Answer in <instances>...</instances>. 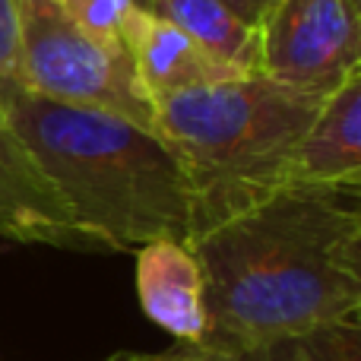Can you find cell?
Segmentation results:
<instances>
[{
	"label": "cell",
	"mask_w": 361,
	"mask_h": 361,
	"mask_svg": "<svg viewBox=\"0 0 361 361\" xmlns=\"http://www.w3.org/2000/svg\"><path fill=\"white\" fill-rule=\"evenodd\" d=\"M257 38L260 73L292 92L326 99L361 73L358 0H276Z\"/></svg>",
	"instance_id": "5"
},
{
	"label": "cell",
	"mask_w": 361,
	"mask_h": 361,
	"mask_svg": "<svg viewBox=\"0 0 361 361\" xmlns=\"http://www.w3.org/2000/svg\"><path fill=\"white\" fill-rule=\"evenodd\" d=\"M292 184L361 187V73L320 102L295 149Z\"/></svg>",
	"instance_id": "9"
},
{
	"label": "cell",
	"mask_w": 361,
	"mask_h": 361,
	"mask_svg": "<svg viewBox=\"0 0 361 361\" xmlns=\"http://www.w3.org/2000/svg\"><path fill=\"white\" fill-rule=\"evenodd\" d=\"M0 108L89 250L127 254L152 241L187 244L190 190L178 156L156 130L29 89Z\"/></svg>",
	"instance_id": "2"
},
{
	"label": "cell",
	"mask_w": 361,
	"mask_h": 361,
	"mask_svg": "<svg viewBox=\"0 0 361 361\" xmlns=\"http://www.w3.org/2000/svg\"><path fill=\"white\" fill-rule=\"evenodd\" d=\"M105 361H269V349H247V345L222 343H175L165 352H118Z\"/></svg>",
	"instance_id": "13"
},
{
	"label": "cell",
	"mask_w": 361,
	"mask_h": 361,
	"mask_svg": "<svg viewBox=\"0 0 361 361\" xmlns=\"http://www.w3.org/2000/svg\"><path fill=\"white\" fill-rule=\"evenodd\" d=\"M124 51L133 63L140 89L156 105L159 99H169L184 89L209 86L231 76H247L216 63L206 51H200L190 38L162 16L149 13L146 6H133L124 29Z\"/></svg>",
	"instance_id": "7"
},
{
	"label": "cell",
	"mask_w": 361,
	"mask_h": 361,
	"mask_svg": "<svg viewBox=\"0 0 361 361\" xmlns=\"http://www.w3.org/2000/svg\"><path fill=\"white\" fill-rule=\"evenodd\" d=\"M288 361H361V320L345 317L279 343Z\"/></svg>",
	"instance_id": "11"
},
{
	"label": "cell",
	"mask_w": 361,
	"mask_h": 361,
	"mask_svg": "<svg viewBox=\"0 0 361 361\" xmlns=\"http://www.w3.org/2000/svg\"><path fill=\"white\" fill-rule=\"evenodd\" d=\"M54 4L95 38L124 48V29L137 0H54Z\"/></svg>",
	"instance_id": "12"
},
{
	"label": "cell",
	"mask_w": 361,
	"mask_h": 361,
	"mask_svg": "<svg viewBox=\"0 0 361 361\" xmlns=\"http://www.w3.org/2000/svg\"><path fill=\"white\" fill-rule=\"evenodd\" d=\"M137 295L143 314L175 343L206 336L203 276L184 241H152L137 250Z\"/></svg>",
	"instance_id": "8"
},
{
	"label": "cell",
	"mask_w": 361,
	"mask_h": 361,
	"mask_svg": "<svg viewBox=\"0 0 361 361\" xmlns=\"http://www.w3.org/2000/svg\"><path fill=\"white\" fill-rule=\"evenodd\" d=\"M19 70L29 92L99 108L156 130V108L140 89L124 48L95 38L54 0H16Z\"/></svg>",
	"instance_id": "4"
},
{
	"label": "cell",
	"mask_w": 361,
	"mask_h": 361,
	"mask_svg": "<svg viewBox=\"0 0 361 361\" xmlns=\"http://www.w3.org/2000/svg\"><path fill=\"white\" fill-rule=\"evenodd\" d=\"M149 13L180 29L200 51L235 73H260L257 29L235 16L219 0H140Z\"/></svg>",
	"instance_id": "10"
},
{
	"label": "cell",
	"mask_w": 361,
	"mask_h": 361,
	"mask_svg": "<svg viewBox=\"0 0 361 361\" xmlns=\"http://www.w3.org/2000/svg\"><path fill=\"white\" fill-rule=\"evenodd\" d=\"M219 4H225L241 23H247L250 29H257L260 19L267 16V10L276 4V0H219Z\"/></svg>",
	"instance_id": "15"
},
{
	"label": "cell",
	"mask_w": 361,
	"mask_h": 361,
	"mask_svg": "<svg viewBox=\"0 0 361 361\" xmlns=\"http://www.w3.org/2000/svg\"><path fill=\"white\" fill-rule=\"evenodd\" d=\"M187 247L209 343L269 349L361 314V187L288 184Z\"/></svg>",
	"instance_id": "1"
},
{
	"label": "cell",
	"mask_w": 361,
	"mask_h": 361,
	"mask_svg": "<svg viewBox=\"0 0 361 361\" xmlns=\"http://www.w3.org/2000/svg\"><path fill=\"white\" fill-rule=\"evenodd\" d=\"M0 238L19 244L89 250L61 197L32 162L0 108Z\"/></svg>",
	"instance_id": "6"
},
{
	"label": "cell",
	"mask_w": 361,
	"mask_h": 361,
	"mask_svg": "<svg viewBox=\"0 0 361 361\" xmlns=\"http://www.w3.org/2000/svg\"><path fill=\"white\" fill-rule=\"evenodd\" d=\"M269 361H288V358H286V352H282L279 345H269Z\"/></svg>",
	"instance_id": "16"
},
{
	"label": "cell",
	"mask_w": 361,
	"mask_h": 361,
	"mask_svg": "<svg viewBox=\"0 0 361 361\" xmlns=\"http://www.w3.org/2000/svg\"><path fill=\"white\" fill-rule=\"evenodd\" d=\"M16 92H25L23 70H19L16 0H0V102Z\"/></svg>",
	"instance_id": "14"
},
{
	"label": "cell",
	"mask_w": 361,
	"mask_h": 361,
	"mask_svg": "<svg viewBox=\"0 0 361 361\" xmlns=\"http://www.w3.org/2000/svg\"><path fill=\"white\" fill-rule=\"evenodd\" d=\"M320 102L263 73L184 89L156 105L190 190V238L292 184V159ZM187 238V241H190Z\"/></svg>",
	"instance_id": "3"
},
{
	"label": "cell",
	"mask_w": 361,
	"mask_h": 361,
	"mask_svg": "<svg viewBox=\"0 0 361 361\" xmlns=\"http://www.w3.org/2000/svg\"><path fill=\"white\" fill-rule=\"evenodd\" d=\"M137 4H140V0H137Z\"/></svg>",
	"instance_id": "17"
}]
</instances>
